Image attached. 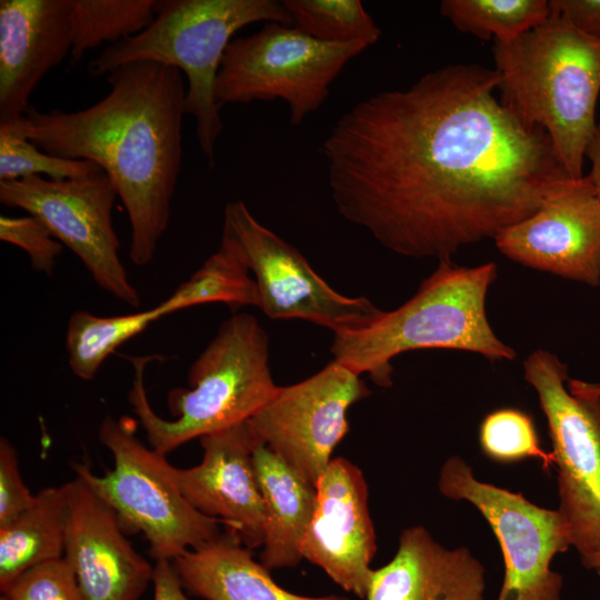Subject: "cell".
<instances>
[{"label":"cell","mask_w":600,"mask_h":600,"mask_svg":"<svg viewBox=\"0 0 600 600\" xmlns=\"http://www.w3.org/2000/svg\"><path fill=\"white\" fill-rule=\"evenodd\" d=\"M153 358H131L134 379L128 400L150 447L163 454L192 439L248 421L279 387L269 367L268 334L250 313H237L222 322L191 364L189 387L169 391L172 419L157 414L148 400L143 376Z\"/></svg>","instance_id":"5b68a950"},{"label":"cell","mask_w":600,"mask_h":600,"mask_svg":"<svg viewBox=\"0 0 600 600\" xmlns=\"http://www.w3.org/2000/svg\"><path fill=\"white\" fill-rule=\"evenodd\" d=\"M581 562L586 569L593 570L600 574V551L586 558H581Z\"/></svg>","instance_id":"8d00e7d4"},{"label":"cell","mask_w":600,"mask_h":600,"mask_svg":"<svg viewBox=\"0 0 600 600\" xmlns=\"http://www.w3.org/2000/svg\"><path fill=\"white\" fill-rule=\"evenodd\" d=\"M440 13L460 32L507 42L546 21L547 0H443Z\"/></svg>","instance_id":"d4e9b609"},{"label":"cell","mask_w":600,"mask_h":600,"mask_svg":"<svg viewBox=\"0 0 600 600\" xmlns=\"http://www.w3.org/2000/svg\"><path fill=\"white\" fill-rule=\"evenodd\" d=\"M103 172L88 160H73L47 153L27 139L0 132V181L31 176L52 180L81 179Z\"/></svg>","instance_id":"f1b7e54d"},{"label":"cell","mask_w":600,"mask_h":600,"mask_svg":"<svg viewBox=\"0 0 600 600\" xmlns=\"http://www.w3.org/2000/svg\"><path fill=\"white\" fill-rule=\"evenodd\" d=\"M586 158L590 161V172L587 174L600 199V117L586 150Z\"/></svg>","instance_id":"e575fe53"},{"label":"cell","mask_w":600,"mask_h":600,"mask_svg":"<svg viewBox=\"0 0 600 600\" xmlns=\"http://www.w3.org/2000/svg\"><path fill=\"white\" fill-rule=\"evenodd\" d=\"M484 573L468 548L448 549L412 526L400 533L394 557L372 570L366 600H483Z\"/></svg>","instance_id":"d6986e66"},{"label":"cell","mask_w":600,"mask_h":600,"mask_svg":"<svg viewBox=\"0 0 600 600\" xmlns=\"http://www.w3.org/2000/svg\"><path fill=\"white\" fill-rule=\"evenodd\" d=\"M499 83L494 69L450 64L346 111L321 144L340 216L397 254L441 261L533 214L572 178Z\"/></svg>","instance_id":"6da1fadb"},{"label":"cell","mask_w":600,"mask_h":600,"mask_svg":"<svg viewBox=\"0 0 600 600\" xmlns=\"http://www.w3.org/2000/svg\"><path fill=\"white\" fill-rule=\"evenodd\" d=\"M550 10L600 40V0H550Z\"/></svg>","instance_id":"d6a6232c"},{"label":"cell","mask_w":600,"mask_h":600,"mask_svg":"<svg viewBox=\"0 0 600 600\" xmlns=\"http://www.w3.org/2000/svg\"><path fill=\"white\" fill-rule=\"evenodd\" d=\"M292 26L328 43H376L381 30L359 0H283Z\"/></svg>","instance_id":"4316f807"},{"label":"cell","mask_w":600,"mask_h":600,"mask_svg":"<svg viewBox=\"0 0 600 600\" xmlns=\"http://www.w3.org/2000/svg\"><path fill=\"white\" fill-rule=\"evenodd\" d=\"M493 240L524 267L600 284V199L587 176L563 181L540 209Z\"/></svg>","instance_id":"5bb4252c"},{"label":"cell","mask_w":600,"mask_h":600,"mask_svg":"<svg viewBox=\"0 0 600 600\" xmlns=\"http://www.w3.org/2000/svg\"><path fill=\"white\" fill-rule=\"evenodd\" d=\"M221 302L231 308L258 307L254 280L223 244L173 293L157 307L162 317L189 307Z\"/></svg>","instance_id":"cb8c5ba5"},{"label":"cell","mask_w":600,"mask_h":600,"mask_svg":"<svg viewBox=\"0 0 600 600\" xmlns=\"http://www.w3.org/2000/svg\"><path fill=\"white\" fill-rule=\"evenodd\" d=\"M34 501L20 476L14 447L0 439V527L26 511Z\"/></svg>","instance_id":"1f68e13d"},{"label":"cell","mask_w":600,"mask_h":600,"mask_svg":"<svg viewBox=\"0 0 600 600\" xmlns=\"http://www.w3.org/2000/svg\"><path fill=\"white\" fill-rule=\"evenodd\" d=\"M316 491L300 548L302 559L347 592L366 599L377 543L364 476L346 458H333L317 480Z\"/></svg>","instance_id":"9a60e30c"},{"label":"cell","mask_w":600,"mask_h":600,"mask_svg":"<svg viewBox=\"0 0 600 600\" xmlns=\"http://www.w3.org/2000/svg\"><path fill=\"white\" fill-rule=\"evenodd\" d=\"M496 278L493 262L461 267L441 260L402 306L382 310L361 330L333 334V359L383 388L392 384V359L411 350L452 349L491 362L512 360L516 351L497 337L486 312Z\"/></svg>","instance_id":"277c9868"},{"label":"cell","mask_w":600,"mask_h":600,"mask_svg":"<svg viewBox=\"0 0 600 600\" xmlns=\"http://www.w3.org/2000/svg\"><path fill=\"white\" fill-rule=\"evenodd\" d=\"M72 0L0 1V123L22 117L42 78L72 50Z\"/></svg>","instance_id":"ac0fdd59"},{"label":"cell","mask_w":600,"mask_h":600,"mask_svg":"<svg viewBox=\"0 0 600 600\" xmlns=\"http://www.w3.org/2000/svg\"><path fill=\"white\" fill-rule=\"evenodd\" d=\"M172 562L183 588L204 600H351L340 596L308 597L279 586L250 548L234 536H219Z\"/></svg>","instance_id":"ffe728a7"},{"label":"cell","mask_w":600,"mask_h":600,"mask_svg":"<svg viewBox=\"0 0 600 600\" xmlns=\"http://www.w3.org/2000/svg\"><path fill=\"white\" fill-rule=\"evenodd\" d=\"M0 239L26 251L32 268L52 274L63 246L36 217H0Z\"/></svg>","instance_id":"4dcf8cb0"},{"label":"cell","mask_w":600,"mask_h":600,"mask_svg":"<svg viewBox=\"0 0 600 600\" xmlns=\"http://www.w3.org/2000/svg\"><path fill=\"white\" fill-rule=\"evenodd\" d=\"M479 441L483 453L497 462L536 458L544 470L554 466L552 451L541 448L533 419L520 409L502 408L488 413L479 428Z\"/></svg>","instance_id":"83f0119b"},{"label":"cell","mask_w":600,"mask_h":600,"mask_svg":"<svg viewBox=\"0 0 600 600\" xmlns=\"http://www.w3.org/2000/svg\"><path fill=\"white\" fill-rule=\"evenodd\" d=\"M257 439L249 420L200 438L199 464L176 468L186 500L199 512L220 520L246 547L262 546L266 509L253 467Z\"/></svg>","instance_id":"e0dca14e"},{"label":"cell","mask_w":600,"mask_h":600,"mask_svg":"<svg viewBox=\"0 0 600 600\" xmlns=\"http://www.w3.org/2000/svg\"><path fill=\"white\" fill-rule=\"evenodd\" d=\"M221 244L252 273L258 308L271 319H302L339 334L366 328L382 312L366 297L333 289L241 200L224 208Z\"/></svg>","instance_id":"9c48e42d"},{"label":"cell","mask_w":600,"mask_h":600,"mask_svg":"<svg viewBox=\"0 0 600 600\" xmlns=\"http://www.w3.org/2000/svg\"><path fill=\"white\" fill-rule=\"evenodd\" d=\"M156 0H72L71 63L101 43L116 44L154 19Z\"/></svg>","instance_id":"484cf974"},{"label":"cell","mask_w":600,"mask_h":600,"mask_svg":"<svg viewBox=\"0 0 600 600\" xmlns=\"http://www.w3.org/2000/svg\"><path fill=\"white\" fill-rule=\"evenodd\" d=\"M360 376L333 359L311 377L278 387L249 419L257 441L316 486L349 430V408L370 394Z\"/></svg>","instance_id":"4fadbf2b"},{"label":"cell","mask_w":600,"mask_h":600,"mask_svg":"<svg viewBox=\"0 0 600 600\" xmlns=\"http://www.w3.org/2000/svg\"><path fill=\"white\" fill-rule=\"evenodd\" d=\"M367 48L362 42H322L293 26L266 22L258 32L228 44L216 100L221 108L282 99L290 123L298 126L320 108L346 64Z\"/></svg>","instance_id":"ba28073f"},{"label":"cell","mask_w":600,"mask_h":600,"mask_svg":"<svg viewBox=\"0 0 600 600\" xmlns=\"http://www.w3.org/2000/svg\"><path fill=\"white\" fill-rule=\"evenodd\" d=\"M160 318L162 314L157 306L112 317L76 311L68 321L66 332L68 363L72 373L82 380L93 379L111 353Z\"/></svg>","instance_id":"603a6c76"},{"label":"cell","mask_w":600,"mask_h":600,"mask_svg":"<svg viewBox=\"0 0 600 600\" xmlns=\"http://www.w3.org/2000/svg\"><path fill=\"white\" fill-rule=\"evenodd\" d=\"M438 488L448 499L470 502L492 529L504 563L497 600H561L563 578L551 569V562L572 547V540L558 510L539 507L520 492L478 480L459 456L443 462Z\"/></svg>","instance_id":"8fae6325"},{"label":"cell","mask_w":600,"mask_h":600,"mask_svg":"<svg viewBox=\"0 0 600 600\" xmlns=\"http://www.w3.org/2000/svg\"><path fill=\"white\" fill-rule=\"evenodd\" d=\"M500 102L549 136L564 170L582 178L600 94V40L551 11L536 28L492 48Z\"/></svg>","instance_id":"3957f363"},{"label":"cell","mask_w":600,"mask_h":600,"mask_svg":"<svg viewBox=\"0 0 600 600\" xmlns=\"http://www.w3.org/2000/svg\"><path fill=\"white\" fill-rule=\"evenodd\" d=\"M253 467L266 509L260 562L268 570L294 567L302 560L300 548L314 511L316 486L259 441Z\"/></svg>","instance_id":"44dd1931"},{"label":"cell","mask_w":600,"mask_h":600,"mask_svg":"<svg viewBox=\"0 0 600 600\" xmlns=\"http://www.w3.org/2000/svg\"><path fill=\"white\" fill-rule=\"evenodd\" d=\"M98 434L113 457V469L98 476L77 463L74 473L117 513L123 529L143 533L156 561H173L220 536L222 522L186 500L166 454L111 417L102 420Z\"/></svg>","instance_id":"52a82bcc"},{"label":"cell","mask_w":600,"mask_h":600,"mask_svg":"<svg viewBox=\"0 0 600 600\" xmlns=\"http://www.w3.org/2000/svg\"><path fill=\"white\" fill-rule=\"evenodd\" d=\"M0 600H84L76 574L61 557L39 563L1 590Z\"/></svg>","instance_id":"f546056e"},{"label":"cell","mask_w":600,"mask_h":600,"mask_svg":"<svg viewBox=\"0 0 600 600\" xmlns=\"http://www.w3.org/2000/svg\"><path fill=\"white\" fill-rule=\"evenodd\" d=\"M152 586L153 600H190L171 561H156Z\"/></svg>","instance_id":"836d02e7"},{"label":"cell","mask_w":600,"mask_h":600,"mask_svg":"<svg viewBox=\"0 0 600 600\" xmlns=\"http://www.w3.org/2000/svg\"><path fill=\"white\" fill-rule=\"evenodd\" d=\"M182 72L157 62H133L107 74L108 93L77 111H39L0 123V132L42 151L99 166L120 197L130 223L129 257L149 264L170 221L182 164Z\"/></svg>","instance_id":"7a4b0ae2"},{"label":"cell","mask_w":600,"mask_h":600,"mask_svg":"<svg viewBox=\"0 0 600 600\" xmlns=\"http://www.w3.org/2000/svg\"><path fill=\"white\" fill-rule=\"evenodd\" d=\"M64 486L34 494L30 508L0 527V590L26 570L64 553Z\"/></svg>","instance_id":"7402d4cb"},{"label":"cell","mask_w":600,"mask_h":600,"mask_svg":"<svg viewBox=\"0 0 600 600\" xmlns=\"http://www.w3.org/2000/svg\"><path fill=\"white\" fill-rule=\"evenodd\" d=\"M571 393L583 396H600V382H588L580 379H570L567 381Z\"/></svg>","instance_id":"d590c367"},{"label":"cell","mask_w":600,"mask_h":600,"mask_svg":"<svg viewBox=\"0 0 600 600\" xmlns=\"http://www.w3.org/2000/svg\"><path fill=\"white\" fill-rule=\"evenodd\" d=\"M536 390L557 466L558 511L581 558L600 551V396L571 393L568 367L554 353L536 350L523 362Z\"/></svg>","instance_id":"30bf717a"},{"label":"cell","mask_w":600,"mask_h":600,"mask_svg":"<svg viewBox=\"0 0 600 600\" xmlns=\"http://www.w3.org/2000/svg\"><path fill=\"white\" fill-rule=\"evenodd\" d=\"M117 192L104 172L81 179L31 176L0 181V201L40 220L84 264L93 281L123 303L139 308L141 298L119 257L112 224Z\"/></svg>","instance_id":"7c38bea8"},{"label":"cell","mask_w":600,"mask_h":600,"mask_svg":"<svg viewBox=\"0 0 600 600\" xmlns=\"http://www.w3.org/2000/svg\"><path fill=\"white\" fill-rule=\"evenodd\" d=\"M254 22L292 24L282 1L156 0L154 19L140 33L109 46L89 63L92 76L133 62H157L187 78L186 114L196 119L204 156L212 161L223 123L216 100L222 58L234 33Z\"/></svg>","instance_id":"8992f818"},{"label":"cell","mask_w":600,"mask_h":600,"mask_svg":"<svg viewBox=\"0 0 600 600\" xmlns=\"http://www.w3.org/2000/svg\"><path fill=\"white\" fill-rule=\"evenodd\" d=\"M64 486L63 558L84 600H138L153 569L124 536L117 513L78 476Z\"/></svg>","instance_id":"2e32d148"}]
</instances>
